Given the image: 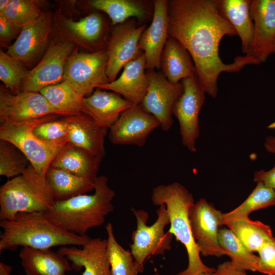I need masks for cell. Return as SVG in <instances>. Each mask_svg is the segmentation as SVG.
Wrapping results in <instances>:
<instances>
[{
  "label": "cell",
  "mask_w": 275,
  "mask_h": 275,
  "mask_svg": "<svg viewBox=\"0 0 275 275\" xmlns=\"http://www.w3.org/2000/svg\"><path fill=\"white\" fill-rule=\"evenodd\" d=\"M161 73L174 84L195 75L193 59L187 49L177 40L168 37L160 60Z\"/></svg>",
  "instance_id": "484cf974"
},
{
  "label": "cell",
  "mask_w": 275,
  "mask_h": 275,
  "mask_svg": "<svg viewBox=\"0 0 275 275\" xmlns=\"http://www.w3.org/2000/svg\"><path fill=\"white\" fill-rule=\"evenodd\" d=\"M223 225L232 230L243 244L253 253L257 252L274 237L268 225L260 221H253L249 217L225 221Z\"/></svg>",
  "instance_id": "f546056e"
},
{
  "label": "cell",
  "mask_w": 275,
  "mask_h": 275,
  "mask_svg": "<svg viewBox=\"0 0 275 275\" xmlns=\"http://www.w3.org/2000/svg\"><path fill=\"white\" fill-rule=\"evenodd\" d=\"M183 92L175 102L173 114L178 121L182 145L189 151H197L200 135L199 116L205 99V91L197 75L181 81Z\"/></svg>",
  "instance_id": "9c48e42d"
},
{
  "label": "cell",
  "mask_w": 275,
  "mask_h": 275,
  "mask_svg": "<svg viewBox=\"0 0 275 275\" xmlns=\"http://www.w3.org/2000/svg\"><path fill=\"white\" fill-rule=\"evenodd\" d=\"M275 205V190L258 182L256 187L248 197L232 211L223 213V223L225 221L249 217L256 210Z\"/></svg>",
  "instance_id": "836d02e7"
},
{
  "label": "cell",
  "mask_w": 275,
  "mask_h": 275,
  "mask_svg": "<svg viewBox=\"0 0 275 275\" xmlns=\"http://www.w3.org/2000/svg\"><path fill=\"white\" fill-rule=\"evenodd\" d=\"M12 268L3 262L0 263V275H10Z\"/></svg>",
  "instance_id": "ee69618b"
},
{
  "label": "cell",
  "mask_w": 275,
  "mask_h": 275,
  "mask_svg": "<svg viewBox=\"0 0 275 275\" xmlns=\"http://www.w3.org/2000/svg\"><path fill=\"white\" fill-rule=\"evenodd\" d=\"M57 252L71 262L72 268H83L82 275H112L105 239L90 238L81 248L62 246Z\"/></svg>",
  "instance_id": "ffe728a7"
},
{
  "label": "cell",
  "mask_w": 275,
  "mask_h": 275,
  "mask_svg": "<svg viewBox=\"0 0 275 275\" xmlns=\"http://www.w3.org/2000/svg\"><path fill=\"white\" fill-rule=\"evenodd\" d=\"M254 181L262 182L265 186L275 190V164L267 171L263 170L256 171L254 173Z\"/></svg>",
  "instance_id": "60d3db41"
},
{
  "label": "cell",
  "mask_w": 275,
  "mask_h": 275,
  "mask_svg": "<svg viewBox=\"0 0 275 275\" xmlns=\"http://www.w3.org/2000/svg\"><path fill=\"white\" fill-rule=\"evenodd\" d=\"M53 21L51 12H42L36 20L22 26L18 37L6 52L25 65H33L48 48Z\"/></svg>",
  "instance_id": "5bb4252c"
},
{
  "label": "cell",
  "mask_w": 275,
  "mask_h": 275,
  "mask_svg": "<svg viewBox=\"0 0 275 275\" xmlns=\"http://www.w3.org/2000/svg\"><path fill=\"white\" fill-rule=\"evenodd\" d=\"M30 162L12 143L0 140V175L12 179L22 174Z\"/></svg>",
  "instance_id": "e575fe53"
},
{
  "label": "cell",
  "mask_w": 275,
  "mask_h": 275,
  "mask_svg": "<svg viewBox=\"0 0 275 275\" xmlns=\"http://www.w3.org/2000/svg\"><path fill=\"white\" fill-rule=\"evenodd\" d=\"M53 115L61 116L40 92L14 94L1 86L0 120L21 122Z\"/></svg>",
  "instance_id": "e0dca14e"
},
{
  "label": "cell",
  "mask_w": 275,
  "mask_h": 275,
  "mask_svg": "<svg viewBox=\"0 0 275 275\" xmlns=\"http://www.w3.org/2000/svg\"><path fill=\"white\" fill-rule=\"evenodd\" d=\"M56 201H64L94 190L95 181L49 167L46 173Z\"/></svg>",
  "instance_id": "f1b7e54d"
},
{
  "label": "cell",
  "mask_w": 275,
  "mask_h": 275,
  "mask_svg": "<svg viewBox=\"0 0 275 275\" xmlns=\"http://www.w3.org/2000/svg\"><path fill=\"white\" fill-rule=\"evenodd\" d=\"M200 275H213V273H203Z\"/></svg>",
  "instance_id": "7dc6e473"
},
{
  "label": "cell",
  "mask_w": 275,
  "mask_h": 275,
  "mask_svg": "<svg viewBox=\"0 0 275 275\" xmlns=\"http://www.w3.org/2000/svg\"><path fill=\"white\" fill-rule=\"evenodd\" d=\"M102 159L68 142L56 155L50 167L95 181Z\"/></svg>",
  "instance_id": "d4e9b609"
},
{
  "label": "cell",
  "mask_w": 275,
  "mask_h": 275,
  "mask_svg": "<svg viewBox=\"0 0 275 275\" xmlns=\"http://www.w3.org/2000/svg\"><path fill=\"white\" fill-rule=\"evenodd\" d=\"M250 12L254 24L252 48L248 55L258 64L272 53L275 39V0L251 1Z\"/></svg>",
  "instance_id": "ac0fdd59"
},
{
  "label": "cell",
  "mask_w": 275,
  "mask_h": 275,
  "mask_svg": "<svg viewBox=\"0 0 275 275\" xmlns=\"http://www.w3.org/2000/svg\"><path fill=\"white\" fill-rule=\"evenodd\" d=\"M188 215L192 234L200 254L204 257L225 255L218 242L223 213L202 198L191 206Z\"/></svg>",
  "instance_id": "8fae6325"
},
{
  "label": "cell",
  "mask_w": 275,
  "mask_h": 275,
  "mask_svg": "<svg viewBox=\"0 0 275 275\" xmlns=\"http://www.w3.org/2000/svg\"><path fill=\"white\" fill-rule=\"evenodd\" d=\"M57 116L49 115L21 122L0 120V140L8 141L19 149L36 171L43 177H45L56 155L68 140L66 138L54 142H45L34 134V129L42 123L57 119Z\"/></svg>",
  "instance_id": "8992f818"
},
{
  "label": "cell",
  "mask_w": 275,
  "mask_h": 275,
  "mask_svg": "<svg viewBox=\"0 0 275 275\" xmlns=\"http://www.w3.org/2000/svg\"><path fill=\"white\" fill-rule=\"evenodd\" d=\"M40 93L61 116L66 117L82 113L84 97L64 82L45 87Z\"/></svg>",
  "instance_id": "4dcf8cb0"
},
{
  "label": "cell",
  "mask_w": 275,
  "mask_h": 275,
  "mask_svg": "<svg viewBox=\"0 0 275 275\" xmlns=\"http://www.w3.org/2000/svg\"><path fill=\"white\" fill-rule=\"evenodd\" d=\"M132 105L116 93L97 88L90 96L84 97L82 113L109 129L120 115Z\"/></svg>",
  "instance_id": "603a6c76"
},
{
  "label": "cell",
  "mask_w": 275,
  "mask_h": 275,
  "mask_svg": "<svg viewBox=\"0 0 275 275\" xmlns=\"http://www.w3.org/2000/svg\"><path fill=\"white\" fill-rule=\"evenodd\" d=\"M65 117L68 126V142L97 157L104 158L106 154L105 138L108 129L100 126L83 113Z\"/></svg>",
  "instance_id": "7402d4cb"
},
{
  "label": "cell",
  "mask_w": 275,
  "mask_h": 275,
  "mask_svg": "<svg viewBox=\"0 0 275 275\" xmlns=\"http://www.w3.org/2000/svg\"><path fill=\"white\" fill-rule=\"evenodd\" d=\"M153 3L152 21L143 32L139 44L145 55L146 70L160 69L161 54L169 37L168 1L155 0Z\"/></svg>",
  "instance_id": "d6986e66"
},
{
  "label": "cell",
  "mask_w": 275,
  "mask_h": 275,
  "mask_svg": "<svg viewBox=\"0 0 275 275\" xmlns=\"http://www.w3.org/2000/svg\"><path fill=\"white\" fill-rule=\"evenodd\" d=\"M146 69L145 55L142 52L124 66L118 78L100 86L99 89L107 90L121 95L132 105H140L148 87Z\"/></svg>",
  "instance_id": "44dd1931"
},
{
  "label": "cell",
  "mask_w": 275,
  "mask_h": 275,
  "mask_svg": "<svg viewBox=\"0 0 275 275\" xmlns=\"http://www.w3.org/2000/svg\"><path fill=\"white\" fill-rule=\"evenodd\" d=\"M136 222V229L131 234L130 251L137 264L144 270V263L151 256L162 255L171 249L173 234L165 227L170 224L165 205H161L156 210L157 218L151 225L148 226V213L142 209H131Z\"/></svg>",
  "instance_id": "52a82bcc"
},
{
  "label": "cell",
  "mask_w": 275,
  "mask_h": 275,
  "mask_svg": "<svg viewBox=\"0 0 275 275\" xmlns=\"http://www.w3.org/2000/svg\"><path fill=\"white\" fill-rule=\"evenodd\" d=\"M218 242L225 255L229 257L237 267L245 271H257L258 256L250 251L229 228L219 229Z\"/></svg>",
  "instance_id": "1f68e13d"
},
{
  "label": "cell",
  "mask_w": 275,
  "mask_h": 275,
  "mask_svg": "<svg viewBox=\"0 0 275 275\" xmlns=\"http://www.w3.org/2000/svg\"><path fill=\"white\" fill-rule=\"evenodd\" d=\"M272 52L275 53V39H274L273 43Z\"/></svg>",
  "instance_id": "bcb514c9"
},
{
  "label": "cell",
  "mask_w": 275,
  "mask_h": 275,
  "mask_svg": "<svg viewBox=\"0 0 275 275\" xmlns=\"http://www.w3.org/2000/svg\"><path fill=\"white\" fill-rule=\"evenodd\" d=\"M56 202L46 178L30 164L21 175L0 187V221L10 220L20 213L46 212Z\"/></svg>",
  "instance_id": "5b68a950"
},
{
  "label": "cell",
  "mask_w": 275,
  "mask_h": 275,
  "mask_svg": "<svg viewBox=\"0 0 275 275\" xmlns=\"http://www.w3.org/2000/svg\"><path fill=\"white\" fill-rule=\"evenodd\" d=\"M89 5L106 14L114 25L123 23L131 18L140 21L144 20L152 12L149 3L142 1L92 0Z\"/></svg>",
  "instance_id": "83f0119b"
},
{
  "label": "cell",
  "mask_w": 275,
  "mask_h": 275,
  "mask_svg": "<svg viewBox=\"0 0 275 275\" xmlns=\"http://www.w3.org/2000/svg\"><path fill=\"white\" fill-rule=\"evenodd\" d=\"M213 275H247L245 270L235 265L231 261L219 264Z\"/></svg>",
  "instance_id": "b9f144b4"
},
{
  "label": "cell",
  "mask_w": 275,
  "mask_h": 275,
  "mask_svg": "<svg viewBox=\"0 0 275 275\" xmlns=\"http://www.w3.org/2000/svg\"><path fill=\"white\" fill-rule=\"evenodd\" d=\"M159 127L157 119L141 105H132L109 129L108 139L115 145L143 147L149 135Z\"/></svg>",
  "instance_id": "2e32d148"
},
{
  "label": "cell",
  "mask_w": 275,
  "mask_h": 275,
  "mask_svg": "<svg viewBox=\"0 0 275 275\" xmlns=\"http://www.w3.org/2000/svg\"><path fill=\"white\" fill-rule=\"evenodd\" d=\"M42 12L34 1L10 0L7 8L0 15L23 26L36 20Z\"/></svg>",
  "instance_id": "8d00e7d4"
},
{
  "label": "cell",
  "mask_w": 275,
  "mask_h": 275,
  "mask_svg": "<svg viewBox=\"0 0 275 275\" xmlns=\"http://www.w3.org/2000/svg\"><path fill=\"white\" fill-rule=\"evenodd\" d=\"M264 147L268 152L275 154V136H267L265 140Z\"/></svg>",
  "instance_id": "7bdbcfd3"
},
{
  "label": "cell",
  "mask_w": 275,
  "mask_h": 275,
  "mask_svg": "<svg viewBox=\"0 0 275 275\" xmlns=\"http://www.w3.org/2000/svg\"><path fill=\"white\" fill-rule=\"evenodd\" d=\"M22 26L0 15V41L7 45L18 37Z\"/></svg>",
  "instance_id": "ab89813d"
},
{
  "label": "cell",
  "mask_w": 275,
  "mask_h": 275,
  "mask_svg": "<svg viewBox=\"0 0 275 275\" xmlns=\"http://www.w3.org/2000/svg\"><path fill=\"white\" fill-rule=\"evenodd\" d=\"M93 194L80 195L64 201H56L45 212L55 224L67 231L84 236L90 229L101 226L114 210L112 201L115 193L104 176L95 180Z\"/></svg>",
  "instance_id": "3957f363"
},
{
  "label": "cell",
  "mask_w": 275,
  "mask_h": 275,
  "mask_svg": "<svg viewBox=\"0 0 275 275\" xmlns=\"http://www.w3.org/2000/svg\"><path fill=\"white\" fill-rule=\"evenodd\" d=\"M151 201L156 206L165 205L170 220L171 226L168 231L186 249L188 265L177 275L213 273L215 269L207 266L202 262L192 234L188 215L189 209L195 203L192 194L179 182L161 184L153 189Z\"/></svg>",
  "instance_id": "277c9868"
},
{
  "label": "cell",
  "mask_w": 275,
  "mask_h": 275,
  "mask_svg": "<svg viewBox=\"0 0 275 275\" xmlns=\"http://www.w3.org/2000/svg\"><path fill=\"white\" fill-rule=\"evenodd\" d=\"M257 271L275 275V238L267 242L258 251Z\"/></svg>",
  "instance_id": "f35d334b"
},
{
  "label": "cell",
  "mask_w": 275,
  "mask_h": 275,
  "mask_svg": "<svg viewBox=\"0 0 275 275\" xmlns=\"http://www.w3.org/2000/svg\"><path fill=\"white\" fill-rule=\"evenodd\" d=\"M34 133L41 140L48 142L68 138V126L66 117L42 123L34 128Z\"/></svg>",
  "instance_id": "74e56055"
},
{
  "label": "cell",
  "mask_w": 275,
  "mask_h": 275,
  "mask_svg": "<svg viewBox=\"0 0 275 275\" xmlns=\"http://www.w3.org/2000/svg\"><path fill=\"white\" fill-rule=\"evenodd\" d=\"M10 0H1L0 1V14L2 13L7 8Z\"/></svg>",
  "instance_id": "f6af8a7d"
},
{
  "label": "cell",
  "mask_w": 275,
  "mask_h": 275,
  "mask_svg": "<svg viewBox=\"0 0 275 275\" xmlns=\"http://www.w3.org/2000/svg\"><path fill=\"white\" fill-rule=\"evenodd\" d=\"M75 45L66 41L50 45L39 63L29 71L20 92H40L45 87L63 82L65 65Z\"/></svg>",
  "instance_id": "4fadbf2b"
},
{
  "label": "cell",
  "mask_w": 275,
  "mask_h": 275,
  "mask_svg": "<svg viewBox=\"0 0 275 275\" xmlns=\"http://www.w3.org/2000/svg\"><path fill=\"white\" fill-rule=\"evenodd\" d=\"M250 3V0H218L219 12L236 31L245 55L251 51L254 33Z\"/></svg>",
  "instance_id": "4316f807"
},
{
  "label": "cell",
  "mask_w": 275,
  "mask_h": 275,
  "mask_svg": "<svg viewBox=\"0 0 275 275\" xmlns=\"http://www.w3.org/2000/svg\"><path fill=\"white\" fill-rule=\"evenodd\" d=\"M29 71L23 63L1 50L0 80L12 93L20 92L22 82Z\"/></svg>",
  "instance_id": "d590c367"
},
{
  "label": "cell",
  "mask_w": 275,
  "mask_h": 275,
  "mask_svg": "<svg viewBox=\"0 0 275 275\" xmlns=\"http://www.w3.org/2000/svg\"><path fill=\"white\" fill-rule=\"evenodd\" d=\"M0 252L14 251L19 247L48 249L54 246H83L90 240L63 229L45 212L20 213L10 220L0 221Z\"/></svg>",
  "instance_id": "7a4b0ae2"
},
{
  "label": "cell",
  "mask_w": 275,
  "mask_h": 275,
  "mask_svg": "<svg viewBox=\"0 0 275 275\" xmlns=\"http://www.w3.org/2000/svg\"><path fill=\"white\" fill-rule=\"evenodd\" d=\"M19 257L26 275H66L72 269L66 257L50 249L21 248Z\"/></svg>",
  "instance_id": "cb8c5ba5"
},
{
  "label": "cell",
  "mask_w": 275,
  "mask_h": 275,
  "mask_svg": "<svg viewBox=\"0 0 275 275\" xmlns=\"http://www.w3.org/2000/svg\"><path fill=\"white\" fill-rule=\"evenodd\" d=\"M146 75L148 87L140 105L157 119L163 131H168L173 124L174 104L183 92L182 85L171 82L155 70H147Z\"/></svg>",
  "instance_id": "7c38bea8"
},
{
  "label": "cell",
  "mask_w": 275,
  "mask_h": 275,
  "mask_svg": "<svg viewBox=\"0 0 275 275\" xmlns=\"http://www.w3.org/2000/svg\"><path fill=\"white\" fill-rule=\"evenodd\" d=\"M146 28V24H138L134 18L113 27L105 49L107 57L106 73L110 82L116 79L127 63L142 52L139 44Z\"/></svg>",
  "instance_id": "30bf717a"
},
{
  "label": "cell",
  "mask_w": 275,
  "mask_h": 275,
  "mask_svg": "<svg viewBox=\"0 0 275 275\" xmlns=\"http://www.w3.org/2000/svg\"><path fill=\"white\" fill-rule=\"evenodd\" d=\"M107 62L105 50L84 52L74 49L66 62L63 82L85 97L95 89L110 82Z\"/></svg>",
  "instance_id": "ba28073f"
},
{
  "label": "cell",
  "mask_w": 275,
  "mask_h": 275,
  "mask_svg": "<svg viewBox=\"0 0 275 275\" xmlns=\"http://www.w3.org/2000/svg\"><path fill=\"white\" fill-rule=\"evenodd\" d=\"M106 250L112 275H138L143 270L135 262L131 252L117 241L113 225H106Z\"/></svg>",
  "instance_id": "d6a6232c"
},
{
  "label": "cell",
  "mask_w": 275,
  "mask_h": 275,
  "mask_svg": "<svg viewBox=\"0 0 275 275\" xmlns=\"http://www.w3.org/2000/svg\"><path fill=\"white\" fill-rule=\"evenodd\" d=\"M168 14L169 36L188 51L199 82L212 97L217 95V82L222 72H236L247 65L258 64L248 55L237 56L230 64L220 58L222 38L237 35L221 15L218 0L168 1Z\"/></svg>",
  "instance_id": "6da1fadb"
},
{
  "label": "cell",
  "mask_w": 275,
  "mask_h": 275,
  "mask_svg": "<svg viewBox=\"0 0 275 275\" xmlns=\"http://www.w3.org/2000/svg\"><path fill=\"white\" fill-rule=\"evenodd\" d=\"M54 22L63 39L82 46L91 52L103 50L101 46L106 41L107 26L103 17L95 12L74 21L64 16L59 11L53 15Z\"/></svg>",
  "instance_id": "9a60e30c"
}]
</instances>
